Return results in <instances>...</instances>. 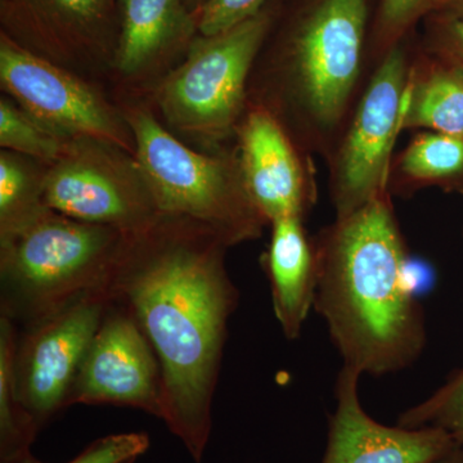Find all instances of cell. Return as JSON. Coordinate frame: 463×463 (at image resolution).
Masks as SVG:
<instances>
[{
  "instance_id": "cell-28",
  "label": "cell",
  "mask_w": 463,
  "mask_h": 463,
  "mask_svg": "<svg viewBox=\"0 0 463 463\" xmlns=\"http://www.w3.org/2000/svg\"><path fill=\"white\" fill-rule=\"evenodd\" d=\"M434 463H463V447L455 446Z\"/></svg>"
},
{
  "instance_id": "cell-8",
  "label": "cell",
  "mask_w": 463,
  "mask_h": 463,
  "mask_svg": "<svg viewBox=\"0 0 463 463\" xmlns=\"http://www.w3.org/2000/svg\"><path fill=\"white\" fill-rule=\"evenodd\" d=\"M109 300L108 288L94 289L33 325L17 328L14 395L39 430L70 407L79 368Z\"/></svg>"
},
{
  "instance_id": "cell-20",
  "label": "cell",
  "mask_w": 463,
  "mask_h": 463,
  "mask_svg": "<svg viewBox=\"0 0 463 463\" xmlns=\"http://www.w3.org/2000/svg\"><path fill=\"white\" fill-rule=\"evenodd\" d=\"M17 327L0 316V459L30 450L39 429L24 413L14 395V354Z\"/></svg>"
},
{
  "instance_id": "cell-9",
  "label": "cell",
  "mask_w": 463,
  "mask_h": 463,
  "mask_svg": "<svg viewBox=\"0 0 463 463\" xmlns=\"http://www.w3.org/2000/svg\"><path fill=\"white\" fill-rule=\"evenodd\" d=\"M0 85L5 96L66 139L90 138L136 154L118 103L97 85L24 50L0 33Z\"/></svg>"
},
{
  "instance_id": "cell-15",
  "label": "cell",
  "mask_w": 463,
  "mask_h": 463,
  "mask_svg": "<svg viewBox=\"0 0 463 463\" xmlns=\"http://www.w3.org/2000/svg\"><path fill=\"white\" fill-rule=\"evenodd\" d=\"M118 18L112 78L139 91L151 90L199 32V14L184 0H118Z\"/></svg>"
},
{
  "instance_id": "cell-14",
  "label": "cell",
  "mask_w": 463,
  "mask_h": 463,
  "mask_svg": "<svg viewBox=\"0 0 463 463\" xmlns=\"http://www.w3.org/2000/svg\"><path fill=\"white\" fill-rule=\"evenodd\" d=\"M237 155L252 203L268 223L303 218L315 201L300 158L277 115L250 106L237 129Z\"/></svg>"
},
{
  "instance_id": "cell-1",
  "label": "cell",
  "mask_w": 463,
  "mask_h": 463,
  "mask_svg": "<svg viewBox=\"0 0 463 463\" xmlns=\"http://www.w3.org/2000/svg\"><path fill=\"white\" fill-rule=\"evenodd\" d=\"M228 249L206 225L161 214L145 231L128 234L108 285L157 356L161 420L197 463L212 434L228 321L239 304L225 267Z\"/></svg>"
},
{
  "instance_id": "cell-11",
  "label": "cell",
  "mask_w": 463,
  "mask_h": 463,
  "mask_svg": "<svg viewBox=\"0 0 463 463\" xmlns=\"http://www.w3.org/2000/svg\"><path fill=\"white\" fill-rule=\"evenodd\" d=\"M408 81L404 53L394 47L371 79L341 146L332 182L336 219L388 194L390 158L402 130Z\"/></svg>"
},
{
  "instance_id": "cell-27",
  "label": "cell",
  "mask_w": 463,
  "mask_h": 463,
  "mask_svg": "<svg viewBox=\"0 0 463 463\" xmlns=\"http://www.w3.org/2000/svg\"><path fill=\"white\" fill-rule=\"evenodd\" d=\"M431 12L437 16L463 17V0H435Z\"/></svg>"
},
{
  "instance_id": "cell-2",
  "label": "cell",
  "mask_w": 463,
  "mask_h": 463,
  "mask_svg": "<svg viewBox=\"0 0 463 463\" xmlns=\"http://www.w3.org/2000/svg\"><path fill=\"white\" fill-rule=\"evenodd\" d=\"M315 307L345 367L380 377L419 361L425 316L410 279V259L389 194L316 240Z\"/></svg>"
},
{
  "instance_id": "cell-4",
  "label": "cell",
  "mask_w": 463,
  "mask_h": 463,
  "mask_svg": "<svg viewBox=\"0 0 463 463\" xmlns=\"http://www.w3.org/2000/svg\"><path fill=\"white\" fill-rule=\"evenodd\" d=\"M136 158L160 212L206 225L232 246L258 240L269 225L250 197L236 152H203L181 141L139 97L118 102Z\"/></svg>"
},
{
  "instance_id": "cell-5",
  "label": "cell",
  "mask_w": 463,
  "mask_h": 463,
  "mask_svg": "<svg viewBox=\"0 0 463 463\" xmlns=\"http://www.w3.org/2000/svg\"><path fill=\"white\" fill-rule=\"evenodd\" d=\"M268 29L269 17L261 11L223 33L196 36L148 91L161 123L199 151H224L245 115L250 72Z\"/></svg>"
},
{
  "instance_id": "cell-25",
  "label": "cell",
  "mask_w": 463,
  "mask_h": 463,
  "mask_svg": "<svg viewBox=\"0 0 463 463\" xmlns=\"http://www.w3.org/2000/svg\"><path fill=\"white\" fill-rule=\"evenodd\" d=\"M435 0H383L380 26L386 39L404 32L421 14L431 12Z\"/></svg>"
},
{
  "instance_id": "cell-12",
  "label": "cell",
  "mask_w": 463,
  "mask_h": 463,
  "mask_svg": "<svg viewBox=\"0 0 463 463\" xmlns=\"http://www.w3.org/2000/svg\"><path fill=\"white\" fill-rule=\"evenodd\" d=\"M72 404L118 405L163 416L157 356L133 313L112 298L79 368Z\"/></svg>"
},
{
  "instance_id": "cell-13",
  "label": "cell",
  "mask_w": 463,
  "mask_h": 463,
  "mask_svg": "<svg viewBox=\"0 0 463 463\" xmlns=\"http://www.w3.org/2000/svg\"><path fill=\"white\" fill-rule=\"evenodd\" d=\"M361 377L345 365L337 374L336 405L328 421L322 463H434L457 446L439 429H407L377 422L361 403Z\"/></svg>"
},
{
  "instance_id": "cell-3",
  "label": "cell",
  "mask_w": 463,
  "mask_h": 463,
  "mask_svg": "<svg viewBox=\"0 0 463 463\" xmlns=\"http://www.w3.org/2000/svg\"><path fill=\"white\" fill-rule=\"evenodd\" d=\"M127 234L45 207L0 232V316L17 328L108 288Z\"/></svg>"
},
{
  "instance_id": "cell-7",
  "label": "cell",
  "mask_w": 463,
  "mask_h": 463,
  "mask_svg": "<svg viewBox=\"0 0 463 463\" xmlns=\"http://www.w3.org/2000/svg\"><path fill=\"white\" fill-rule=\"evenodd\" d=\"M367 0H319L286 51L289 96L321 127L340 120L361 70Z\"/></svg>"
},
{
  "instance_id": "cell-31",
  "label": "cell",
  "mask_w": 463,
  "mask_h": 463,
  "mask_svg": "<svg viewBox=\"0 0 463 463\" xmlns=\"http://www.w3.org/2000/svg\"><path fill=\"white\" fill-rule=\"evenodd\" d=\"M462 240H463V230H462Z\"/></svg>"
},
{
  "instance_id": "cell-30",
  "label": "cell",
  "mask_w": 463,
  "mask_h": 463,
  "mask_svg": "<svg viewBox=\"0 0 463 463\" xmlns=\"http://www.w3.org/2000/svg\"><path fill=\"white\" fill-rule=\"evenodd\" d=\"M187 7L191 9L194 14H199L200 9L205 5L207 0H184Z\"/></svg>"
},
{
  "instance_id": "cell-22",
  "label": "cell",
  "mask_w": 463,
  "mask_h": 463,
  "mask_svg": "<svg viewBox=\"0 0 463 463\" xmlns=\"http://www.w3.org/2000/svg\"><path fill=\"white\" fill-rule=\"evenodd\" d=\"M397 425L439 429L447 432L457 446L463 447V365L453 371L430 397L404 411Z\"/></svg>"
},
{
  "instance_id": "cell-17",
  "label": "cell",
  "mask_w": 463,
  "mask_h": 463,
  "mask_svg": "<svg viewBox=\"0 0 463 463\" xmlns=\"http://www.w3.org/2000/svg\"><path fill=\"white\" fill-rule=\"evenodd\" d=\"M403 129H425L463 138L462 66L432 56L420 74H410Z\"/></svg>"
},
{
  "instance_id": "cell-6",
  "label": "cell",
  "mask_w": 463,
  "mask_h": 463,
  "mask_svg": "<svg viewBox=\"0 0 463 463\" xmlns=\"http://www.w3.org/2000/svg\"><path fill=\"white\" fill-rule=\"evenodd\" d=\"M43 201L61 214L127 236L145 231L163 214L136 155L90 138L71 139L60 158L45 166Z\"/></svg>"
},
{
  "instance_id": "cell-24",
  "label": "cell",
  "mask_w": 463,
  "mask_h": 463,
  "mask_svg": "<svg viewBox=\"0 0 463 463\" xmlns=\"http://www.w3.org/2000/svg\"><path fill=\"white\" fill-rule=\"evenodd\" d=\"M267 0H207L199 12L200 35H215L260 14Z\"/></svg>"
},
{
  "instance_id": "cell-26",
  "label": "cell",
  "mask_w": 463,
  "mask_h": 463,
  "mask_svg": "<svg viewBox=\"0 0 463 463\" xmlns=\"http://www.w3.org/2000/svg\"><path fill=\"white\" fill-rule=\"evenodd\" d=\"M431 54L463 67V17H435Z\"/></svg>"
},
{
  "instance_id": "cell-18",
  "label": "cell",
  "mask_w": 463,
  "mask_h": 463,
  "mask_svg": "<svg viewBox=\"0 0 463 463\" xmlns=\"http://www.w3.org/2000/svg\"><path fill=\"white\" fill-rule=\"evenodd\" d=\"M399 169L407 185H434L463 194V138L438 132L419 134L402 154Z\"/></svg>"
},
{
  "instance_id": "cell-21",
  "label": "cell",
  "mask_w": 463,
  "mask_h": 463,
  "mask_svg": "<svg viewBox=\"0 0 463 463\" xmlns=\"http://www.w3.org/2000/svg\"><path fill=\"white\" fill-rule=\"evenodd\" d=\"M71 139L36 120L8 96L0 99V147L48 166L60 158Z\"/></svg>"
},
{
  "instance_id": "cell-29",
  "label": "cell",
  "mask_w": 463,
  "mask_h": 463,
  "mask_svg": "<svg viewBox=\"0 0 463 463\" xmlns=\"http://www.w3.org/2000/svg\"><path fill=\"white\" fill-rule=\"evenodd\" d=\"M0 463H43L39 461L36 457L32 455L30 450H26V452L20 453V455L14 457H9V458L2 459Z\"/></svg>"
},
{
  "instance_id": "cell-23",
  "label": "cell",
  "mask_w": 463,
  "mask_h": 463,
  "mask_svg": "<svg viewBox=\"0 0 463 463\" xmlns=\"http://www.w3.org/2000/svg\"><path fill=\"white\" fill-rule=\"evenodd\" d=\"M149 438L143 432H124L97 439L67 463H133L147 452Z\"/></svg>"
},
{
  "instance_id": "cell-19",
  "label": "cell",
  "mask_w": 463,
  "mask_h": 463,
  "mask_svg": "<svg viewBox=\"0 0 463 463\" xmlns=\"http://www.w3.org/2000/svg\"><path fill=\"white\" fill-rule=\"evenodd\" d=\"M45 165L14 152H0V232L25 223L44 210Z\"/></svg>"
},
{
  "instance_id": "cell-16",
  "label": "cell",
  "mask_w": 463,
  "mask_h": 463,
  "mask_svg": "<svg viewBox=\"0 0 463 463\" xmlns=\"http://www.w3.org/2000/svg\"><path fill=\"white\" fill-rule=\"evenodd\" d=\"M269 245L261 257L272 295L273 312L288 340H298L315 307L318 283L316 241L303 218L288 216L270 224Z\"/></svg>"
},
{
  "instance_id": "cell-10",
  "label": "cell",
  "mask_w": 463,
  "mask_h": 463,
  "mask_svg": "<svg viewBox=\"0 0 463 463\" xmlns=\"http://www.w3.org/2000/svg\"><path fill=\"white\" fill-rule=\"evenodd\" d=\"M2 33L24 50L94 81L112 78L114 0H2Z\"/></svg>"
}]
</instances>
